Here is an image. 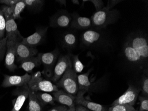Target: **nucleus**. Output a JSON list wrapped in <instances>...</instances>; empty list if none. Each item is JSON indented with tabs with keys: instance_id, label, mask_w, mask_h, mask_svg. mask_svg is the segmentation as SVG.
<instances>
[{
	"instance_id": "1",
	"label": "nucleus",
	"mask_w": 148,
	"mask_h": 111,
	"mask_svg": "<svg viewBox=\"0 0 148 111\" xmlns=\"http://www.w3.org/2000/svg\"><path fill=\"white\" fill-rule=\"evenodd\" d=\"M125 57L130 63L145 64L148 60V36L142 32L130 34L126 38L123 48Z\"/></svg>"
},
{
	"instance_id": "2",
	"label": "nucleus",
	"mask_w": 148,
	"mask_h": 111,
	"mask_svg": "<svg viewBox=\"0 0 148 111\" xmlns=\"http://www.w3.org/2000/svg\"><path fill=\"white\" fill-rule=\"evenodd\" d=\"M120 17L119 12L116 9L109 10L105 7L102 10L96 12L91 16L92 27L101 30L106 28L109 25L115 23Z\"/></svg>"
},
{
	"instance_id": "3",
	"label": "nucleus",
	"mask_w": 148,
	"mask_h": 111,
	"mask_svg": "<svg viewBox=\"0 0 148 111\" xmlns=\"http://www.w3.org/2000/svg\"><path fill=\"white\" fill-rule=\"evenodd\" d=\"M58 87L63 88L64 91L75 96L79 92V85L77 73L72 68H69L61 78L56 82Z\"/></svg>"
},
{
	"instance_id": "4",
	"label": "nucleus",
	"mask_w": 148,
	"mask_h": 111,
	"mask_svg": "<svg viewBox=\"0 0 148 111\" xmlns=\"http://www.w3.org/2000/svg\"><path fill=\"white\" fill-rule=\"evenodd\" d=\"M27 85L30 90L34 92L42 91L53 92L59 90L56 85L53 84L50 81L43 79L40 71L31 75L30 80Z\"/></svg>"
},
{
	"instance_id": "5",
	"label": "nucleus",
	"mask_w": 148,
	"mask_h": 111,
	"mask_svg": "<svg viewBox=\"0 0 148 111\" xmlns=\"http://www.w3.org/2000/svg\"><path fill=\"white\" fill-rule=\"evenodd\" d=\"M82 44L88 48H98L106 42L104 34L99 30L91 28L84 32L81 36Z\"/></svg>"
},
{
	"instance_id": "6",
	"label": "nucleus",
	"mask_w": 148,
	"mask_h": 111,
	"mask_svg": "<svg viewBox=\"0 0 148 111\" xmlns=\"http://www.w3.org/2000/svg\"><path fill=\"white\" fill-rule=\"evenodd\" d=\"M41 63L44 66V73L48 77L53 75V70L56 61L60 55L58 48L46 53H39Z\"/></svg>"
},
{
	"instance_id": "7",
	"label": "nucleus",
	"mask_w": 148,
	"mask_h": 111,
	"mask_svg": "<svg viewBox=\"0 0 148 111\" xmlns=\"http://www.w3.org/2000/svg\"><path fill=\"white\" fill-rule=\"evenodd\" d=\"M69 68H72L71 54L61 55L54 68L51 80L57 82Z\"/></svg>"
},
{
	"instance_id": "8",
	"label": "nucleus",
	"mask_w": 148,
	"mask_h": 111,
	"mask_svg": "<svg viewBox=\"0 0 148 111\" xmlns=\"http://www.w3.org/2000/svg\"><path fill=\"white\" fill-rule=\"evenodd\" d=\"M140 88L136 87L132 85H129V88L126 91L112 103V106L115 105H124L132 106L135 105Z\"/></svg>"
},
{
	"instance_id": "9",
	"label": "nucleus",
	"mask_w": 148,
	"mask_h": 111,
	"mask_svg": "<svg viewBox=\"0 0 148 111\" xmlns=\"http://www.w3.org/2000/svg\"><path fill=\"white\" fill-rule=\"evenodd\" d=\"M5 19V31L7 40L12 41L13 42H21L23 37L21 35L18 30L17 25L12 15L4 16Z\"/></svg>"
},
{
	"instance_id": "10",
	"label": "nucleus",
	"mask_w": 148,
	"mask_h": 111,
	"mask_svg": "<svg viewBox=\"0 0 148 111\" xmlns=\"http://www.w3.org/2000/svg\"><path fill=\"white\" fill-rule=\"evenodd\" d=\"M71 14L68 11H59L50 18L49 25L53 28H67L71 24Z\"/></svg>"
},
{
	"instance_id": "11",
	"label": "nucleus",
	"mask_w": 148,
	"mask_h": 111,
	"mask_svg": "<svg viewBox=\"0 0 148 111\" xmlns=\"http://www.w3.org/2000/svg\"><path fill=\"white\" fill-rule=\"evenodd\" d=\"M31 77V75H29L28 73H26L22 76L4 75V80L1 84V86L4 88L23 86L28 84Z\"/></svg>"
},
{
	"instance_id": "12",
	"label": "nucleus",
	"mask_w": 148,
	"mask_h": 111,
	"mask_svg": "<svg viewBox=\"0 0 148 111\" xmlns=\"http://www.w3.org/2000/svg\"><path fill=\"white\" fill-rule=\"evenodd\" d=\"M48 27L38 29L35 32L27 37H24L21 43L30 47H36L43 43L46 36Z\"/></svg>"
},
{
	"instance_id": "13",
	"label": "nucleus",
	"mask_w": 148,
	"mask_h": 111,
	"mask_svg": "<svg viewBox=\"0 0 148 111\" xmlns=\"http://www.w3.org/2000/svg\"><path fill=\"white\" fill-rule=\"evenodd\" d=\"M16 61L21 62L29 57L35 56L38 53L36 48L30 47L21 42L16 43Z\"/></svg>"
},
{
	"instance_id": "14",
	"label": "nucleus",
	"mask_w": 148,
	"mask_h": 111,
	"mask_svg": "<svg viewBox=\"0 0 148 111\" xmlns=\"http://www.w3.org/2000/svg\"><path fill=\"white\" fill-rule=\"evenodd\" d=\"M86 92L84 91H79L75 96V104L83 106L92 111H108L107 108L102 105L86 99L84 97Z\"/></svg>"
},
{
	"instance_id": "15",
	"label": "nucleus",
	"mask_w": 148,
	"mask_h": 111,
	"mask_svg": "<svg viewBox=\"0 0 148 111\" xmlns=\"http://www.w3.org/2000/svg\"><path fill=\"white\" fill-rule=\"evenodd\" d=\"M30 89L28 85L17 88L13 95L17 96L13 103V108L10 111H20L27 98L29 97Z\"/></svg>"
},
{
	"instance_id": "16",
	"label": "nucleus",
	"mask_w": 148,
	"mask_h": 111,
	"mask_svg": "<svg viewBox=\"0 0 148 111\" xmlns=\"http://www.w3.org/2000/svg\"><path fill=\"white\" fill-rule=\"evenodd\" d=\"M15 42L7 40V52L5 59L6 67L10 71H14L17 68L15 64L16 57Z\"/></svg>"
},
{
	"instance_id": "17",
	"label": "nucleus",
	"mask_w": 148,
	"mask_h": 111,
	"mask_svg": "<svg viewBox=\"0 0 148 111\" xmlns=\"http://www.w3.org/2000/svg\"><path fill=\"white\" fill-rule=\"evenodd\" d=\"M71 20L70 26L73 29L79 30H87L92 28L90 18L81 17L77 12L71 14Z\"/></svg>"
},
{
	"instance_id": "18",
	"label": "nucleus",
	"mask_w": 148,
	"mask_h": 111,
	"mask_svg": "<svg viewBox=\"0 0 148 111\" xmlns=\"http://www.w3.org/2000/svg\"><path fill=\"white\" fill-rule=\"evenodd\" d=\"M55 101H57L64 105L67 106L69 108L75 107V96L66 92L64 90H59L52 92Z\"/></svg>"
},
{
	"instance_id": "19",
	"label": "nucleus",
	"mask_w": 148,
	"mask_h": 111,
	"mask_svg": "<svg viewBox=\"0 0 148 111\" xmlns=\"http://www.w3.org/2000/svg\"><path fill=\"white\" fill-rule=\"evenodd\" d=\"M41 63L40 55L37 56L32 57L22 61L19 68L24 69L27 73H32L34 68L40 66Z\"/></svg>"
},
{
	"instance_id": "20",
	"label": "nucleus",
	"mask_w": 148,
	"mask_h": 111,
	"mask_svg": "<svg viewBox=\"0 0 148 111\" xmlns=\"http://www.w3.org/2000/svg\"><path fill=\"white\" fill-rule=\"evenodd\" d=\"M61 43L63 48L71 50L75 47L77 44V36L73 32H65L61 37Z\"/></svg>"
},
{
	"instance_id": "21",
	"label": "nucleus",
	"mask_w": 148,
	"mask_h": 111,
	"mask_svg": "<svg viewBox=\"0 0 148 111\" xmlns=\"http://www.w3.org/2000/svg\"><path fill=\"white\" fill-rule=\"evenodd\" d=\"M90 71L84 74L77 75L79 91H84L86 92L90 91L93 86V84L90 81L89 76Z\"/></svg>"
},
{
	"instance_id": "22",
	"label": "nucleus",
	"mask_w": 148,
	"mask_h": 111,
	"mask_svg": "<svg viewBox=\"0 0 148 111\" xmlns=\"http://www.w3.org/2000/svg\"><path fill=\"white\" fill-rule=\"evenodd\" d=\"M28 111H42L43 106L36 96L34 92L30 90L29 96Z\"/></svg>"
},
{
	"instance_id": "23",
	"label": "nucleus",
	"mask_w": 148,
	"mask_h": 111,
	"mask_svg": "<svg viewBox=\"0 0 148 111\" xmlns=\"http://www.w3.org/2000/svg\"><path fill=\"white\" fill-rule=\"evenodd\" d=\"M36 98L41 103L43 106L47 104L54 105L55 103L54 97L52 95L46 93V92H35Z\"/></svg>"
},
{
	"instance_id": "24",
	"label": "nucleus",
	"mask_w": 148,
	"mask_h": 111,
	"mask_svg": "<svg viewBox=\"0 0 148 111\" xmlns=\"http://www.w3.org/2000/svg\"><path fill=\"white\" fill-rule=\"evenodd\" d=\"M26 6L25 3L24 1H20L15 5L13 7V13H12V17L14 20L16 19H21V13L23 12L24 9Z\"/></svg>"
},
{
	"instance_id": "25",
	"label": "nucleus",
	"mask_w": 148,
	"mask_h": 111,
	"mask_svg": "<svg viewBox=\"0 0 148 111\" xmlns=\"http://www.w3.org/2000/svg\"><path fill=\"white\" fill-rule=\"evenodd\" d=\"M71 58L73 70L76 73L82 72L85 66L79 59V55H73L72 57L71 55Z\"/></svg>"
},
{
	"instance_id": "26",
	"label": "nucleus",
	"mask_w": 148,
	"mask_h": 111,
	"mask_svg": "<svg viewBox=\"0 0 148 111\" xmlns=\"http://www.w3.org/2000/svg\"><path fill=\"white\" fill-rule=\"evenodd\" d=\"M108 111H138L132 106L124 105H112L108 109Z\"/></svg>"
},
{
	"instance_id": "27",
	"label": "nucleus",
	"mask_w": 148,
	"mask_h": 111,
	"mask_svg": "<svg viewBox=\"0 0 148 111\" xmlns=\"http://www.w3.org/2000/svg\"><path fill=\"white\" fill-rule=\"evenodd\" d=\"M26 6L31 9L41 8L44 5V1L41 0H23Z\"/></svg>"
},
{
	"instance_id": "28",
	"label": "nucleus",
	"mask_w": 148,
	"mask_h": 111,
	"mask_svg": "<svg viewBox=\"0 0 148 111\" xmlns=\"http://www.w3.org/2000/svg\"><path fill=\"white\" fill-rule=\"evenodd\" d=\"M5 19L3 12L0 8V40L4 38L5 32Z\"/></svg>"
},
{
	"instance_id": "29",
	"label": "nucleus",
	"mask_w": 148,
	"mask_h": 111,
	"mask_svg": "<svg viewBox=\"0 0 148 111\" xmlns=\"http://www.w3.org/2000/svg\"><path fill=\"white\" fill-rule=\"evenodd\" d=\"M140 107L138 111H148V97L139 96Z\"/></svg>"
},
{
	"instance_id": "30",
	"label": "nucleus",
	"mask_w": 148,
	"mask_h": 111,
	"mask_svg": "<svg viewBox=\"0 0 148 111\" xmlns=\"http://www.w3.org/2000/svg\"><path fill=\"white\" fill-rule=\"evenodd\" d=\"M7 38L4 37L0 40V61L2 60L5 56L6 50V42Z\"/></svg>"
},
{
	"instance_id": "31",
	"label": "nucleus",
	"mask_w": 148,
	"mask_h": 111,
	"mask_svg": "<svg viewBox=\"0 0 148 111\" xmlns=\"http://www.w3.org/2000/svg\"><path fill=\"white\" fill-rule=\"evenodd\" d=\"M140 91H142L143 96L148 97V78L147 77H144L143 78Z\"/></svg>"
},
{
	"instance_id": "32",
	"label": "nucleus",
	"mask_w": 148,
	"mask_h": 111,
	"mask_svg": "<svg viewBox=\"0 0 148 111\" xmlns=\"http://www.w3.org/2000/svg\"><path fill=\"white\" fill-rule=\"evenodd\" d=\"M90 1L95 7L96 12L99 11L104 7L103 1L102 0H90Z\"/></svg>"
},
{
	"instance_id": "33",
	"label": "nucleus",
	"mask_w": 148,
	"mask_h": 111,
	"mask_svg": "<svg viewBox=\"0 0 148 111\" xmlns=\"http://www.w3.org/2000/svg\"><path fill=\"white\" fill-rule=\"evenodd\" d=\"M13 7L3 5L1 6V9L4 16L12 15L13 13Z\"/></svg>"
},
{
	"instance_id": "34",
	"label": "nucleus",
	"mask_w": 148,
	"mask_h": 111,
	"mask_svg": "<svg viewBox=\"0 0 148 111\" xmlns=\"http://www.w3.org/2000/svg\"><path fill=\"white\" fill-rule=\"evenodd\" d=\"M122 1H121V0H110V1H108L107 2V6H105V7L106 9H108L109 10H113L114 7L119 3L122 2Z\"/></svg>"
},
{
	"instance_id": "35",
	"label": "nucleus",
	"mask_w": 148,
	"mask_h": 111,
	"mask_svg": "<svg viewBox=\"0 0 148 111\" xmlns=\"http://www.w3.org/2000/svg\"><path fill=\"white\" fill-rule=\"evenodd\" d=\"M19 1V0H0V3L13 7Z\"/></svg>"
},
{
	"instance_id": "36",
	"label": "nucleus",
	"mask_w": 148,
	"mask_h": 111,
	"mask_svg": "<svg viewBox=\"0 0 148 111\" xmlns=\"http://www.w3.org/2000/svg\"><path fill=\"white\" fill-rule=\"evenodd\" d=\"M68 109V107L65 105L59 106L53 108L50 111H67Z\"/></svg>"
},
{
	"instance_id": "37",
	"label": "nucleus",
	"mask_w": 148,
	"mask_h": 111,
	"mask_svg": "<svg viewBox=\"0 0 148 111\" xmlns=\"http://www.w3.org/2000/svg\"><path fill=\"white\" fill-rule=\"evenodd\" d=\"M75 111H92L83 106L77 105L75 107Z\"/></svg>"
},
{
	"instance_id": "38",
	"label": "nucleus",
	"mask_w": 148,
	"mask_h": 111,
	"mask_svg": "<svg viewBox=\"0 0 148 111\" xmlns=\"http://www.w3.org/2000/svg\"><path fill=\"white\" fill-rule=\"evenodd\" d=\"M56 1L61 6H66V1L65 0H57Z\"/></svg>"
},
{
	"instance_id": "39",
	"label": "nucleus",
	"mask_w": 148,
	"mask_h": 111,
	"mask_svg": "<svg viewBox=\"0 0 148 111\" xmlns=\"http://www.w3.org/2000/svg\"><path fill=\"white\" fill-rule=\"evenodd\" d=\"M71 1L75 5H80L79 1H78V0H72V1Z\"/></svg>"
},
{
	"instance_id": "40",
	"label": "nucleus",
	"mask_w": 148,
	"mask_h": 111,
	"mask_svg": "<svg viewBox=\"0 0 148 111\" xmlns=\"http://www.w3.org/2000/svg\"><path fill=\"white\" fill-rule=\"evenodd\" d=\"M67 111H75V107H74L69 108Z\"/></svg>"
},
{
	"instance_id": "41",
	"label": "nucleus",
	"mask_w": 148,
	"mask_h": 111,
	"mask_svg": "<svg viewBox=\"0 0 148 111\" xmlns=\"http://www.w3.org/2000/svg\"><path fill=\"white\" fill-rule=\"evenodd\" d=\"M87 1H85V0H83V1H82L83 3H82V6H83L84 5L85 3L86 2H87Z\"/></svg>"
}]
</instances>
